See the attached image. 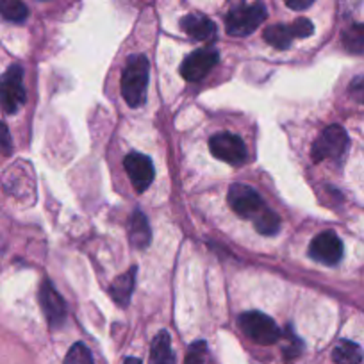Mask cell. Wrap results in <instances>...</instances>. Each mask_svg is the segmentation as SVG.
Instances as JSON below:
<instances>
[{
	"label": "cell",
	"instance_id": "cell-1",
	"mask_svg": "<svg viewBox=\"0 0 364 364\" xmlns=\"http://www.w3.org/2000/svg\"><path fill=\"white\" fill-rule=\"evenodd\" d=\"M149 86V59L138 54L129 58L122 75V97L131 107L145 104Z\"/></svg>",
	"mask_w": 364,
	"mask_h": 364
},
{
	"label": "cell",
	"instance_id": "cell-2",
	"mask_svg": "<svg viewBox=\"0 0 364 364\" xmlns=\"http://www.w3.org/2000/svg\"><path fill=\"white\" fill-rule=\"evenodd\" d=\"M240 328L245 332L248 339L257 345H273L281 339V328L277 323L264 313L259 311H248L237 318Z\"/></svg>",
	"mask_w": 364,
	"mask_h": 364
},
{
	"label": "cell",
	"instance_id": "cell-3",
	"mask_svg": "<svg viewBox=\"0 0 364 364\" xmlns=\"http://www.w3.org/2000/svg\"><path fill=\"white\" fill-rule=\"evenodd\" d=\"M26 100L27 93L23 87L22 66H9L8 72L0 77V107L8 114H15L26 104Z\"/></svg>",
	"mask_w": 364,
	"mask_h": 364
},
{
	"label": "cell",
	"instance_id": "cell-4",
	"mask_svg": "<svg viewBox=\"0 0 364 364\" xmlns=\"http://www.w3.org/2000/svg\"><path fill=\"white\" fill-rule=\"evenodd\" d=\"M266 20L264 6L254 2L248 6L232 8L225 16V29L230 36H248Z\"/></svg>",
	"mask_w": 364,
	"mask_h": 364
},
{
	"label": "cell",
	"instance_id": "cell-5",
	"mask_svg": "<svg viewBox=\"0 0 364 364\" xmlns=\"http://www.w3.org/2000/svg\"><path fill=\"white\" fill-rule=\"evenodd\" d=\"M348 149V136L341 125H328L313 143L311 156L314 163L325 159H339Z\"/></svg>",
	"mask_w": 364,
	"mask_h": 364
},
{
	"label": "cell",
	"instance_id": "cell-6",
	"mask_svg": "<svg viewBox=\"0 0 364 364\" xmlns=\"http://www.w3.org/2000/svg\"><path fill=\"white\" fill-rule=\"evenodd\" d=\"M209 150L216 159L232 166H240L247 161V145L243 139L232 132H218L209 139Z\"/></svg>",
	"mask_w": 364,
	"mask_h": 364
},
{
	"label": "cell",
	"instance_id": "cell-7",
	"mask_svg": "<svg viewBox=\"0 0 364 364\" xmlns=\"http://www.w3.org/2000/svg\"><path fill=\"white\" fill-rule=\"evenodd\" d=\"M229 205L240 218H255L264 209L262 198L254 188L247 184H232L229 188Z\"/></svg>",
	"mask_w": 364,
	"mask_h": 364
},
{
	"label": "cell",
	"instance_id": "cell-8",
	"mask_svg": "<svg viewBox=\"0 0 364 364\" xmlns=\"http://www.w3.org/2000/svg\"><path fill=\"white\" fill-rule=\"evenodd\" d=\"M216 63H218V52L215 48H198L181 63L178 72L188 82H198L215 68Z\"/></svg>",
	"mask_w": 364,
	"mask_h": 364
},
{
	"label": "cell",
	"instance_id": "cell-9",
	"mask_svg": "<svg viewBox=\"0 0 364 364\" xmlns=\"http://www.w3.org/2000/svg\"><path fill=\"white\" fill-rule=\"evenodd\" d=\"M309 255L314 261L327 266H336L343 257V243L332 230L320 232L309 245Z\"/></svg>",
	"mask_w": 364,
	"mask_h": 364
},
{
	"label": "cell",
	"instance_id": "cell-10",
	"mask_svg": "<svg viewBox=\"0 0 364 364\" xmlns=\"http://www.w3.org/2000/svg\"><path fill=\"white\" fill-rule=\"evenodd\" d=\"M124 168L127 171L129 178H131L132 186H134V190L138 193H143L154 182V177H156L152 159L149 156H145V154H127L124 159Z\"/></svg>",
	"mask_w": 364,
	"mask_h": 364
},
{
	"label": "cell",
	"instance_id": "cell-11",
	"mask_svg": "<svg viewBox=\"0 0 364 364\" xmlns=\"http://www.w3.org/2000/svg\"><path fill=\"white\" fill-rule=\"evenodd\" d=\"M40 304L52 328L61 327L66 321V304L50 281H45L40 288Z\"/></svg>",
	"mask_w": 364,
	"mask_h": 364
},
{
	"label": "cell",
	"instance_id": "cell-12",
	"mask_svg": "<svg viewBox=\"0 0 364 364\" xmlns=\"http://www.w3.org/2000/svg\"><path fill=\"white\" fill-rule=\"evenodd\" d=\"M181 29L190 38L197 41H209L215 40L216 26L200 13H191L181 20Z\"/></svg>",
	"mask_w": 364,
	"mask_h": 364
},
{
	"label": "cell",
	"instance_id": "cell-13",
	"mask_svg": "<svg viewBox=\"0 0 364 364\" xmlns=\"http://www.w3.org/2000/svg\"><path fill=\"white\" fill-rule=\"evenodd\" d=\"M136 273H138V268H136V266H132L129 272L122 273L120 277L114 279V282L111 284V288H109L111 296H113V300L118 304V306L125 307V306H129V302H131V295H132V291H134Z\"/></svg>",
	"mask_w": 364,
	"mask_h": 364
},
{
	"label": "cell",
	"instance_id": "cell-14",
	"mask_svg": "<svg viewBox=\"0 0 364 364\" xmlns=\"http://www.w3.org/2000/svg\"><path fill=\"white\" fill-rule=\"evenodd\" d=\"M150 364H177L171 338L166 331H161L150 345Z\"/></svg>",
	"mask_w": 364,
	"mask_h": 364
},
{
	"label": "cell",
	"instance_id": "cell-15",
	"mask_svg": "<svg viewBox=\"0 0 364 364\" xmlns=\"http://www.w3.org/2000/svg\"><path fill=\"white\" fill-rule=\"evenodd\" d=\"M129 237H131V243L136 248H146L150 243L152 232H150L149 220H146V216L139 209H136L131 218V223H129Z\"/></svg>",
	"mask_w": 364,
	"mask_h": 364
},
{
	"label": "cell",
	"instance_id": "cell-16",
	"mask_svg": "<svg viewBox=\"0 0 364 364\" xmlns=\"http://www.w3.org/2000/svg\"><path fill=\"white\" fill-rule=\"evenodd\" d=\"M264 41L272 47L279 48V50H286L289 45L295 40V33H293L291 26H284V23H275V26L266 27L264 31Z\"/></svg>",
	"mask_w": 364,
	"mask_h": 364
},
{
	"label": "cell",
	"instance_id": "cell-17",
	"mask_svg": "<svg viewBox=\"0 0 364 364\" xmlns=\"http://www.w3.org/2000/svg\"><path fill=\"white\" fill-rule=\"evenodd\" d=\"M332 359L336 364H360L363 360V350L353 341H339L332 350Z\"/></svg>",
	"mask_w": 364,
	"mask_h": 364
},
{
	"label": "cell",
	"instance_id": "cell-18",
	"mask_svg": "<svg viewBox=\"0 0 364 364\" xmlns=\"http://www.w3.org/2000/svg\"><path fill=\"white\" fill-rule=\"evenodd\" d=\"M0 16L8 22L22 23L29 16V9L22 0H0Z\"/></svg>",
	"mask_w": 364,
	"mask_h": 364
},
{
	"label": "cell",
	"instance_id": "cell-19",
	"mask_svg": "<svg viewBox=\"0 0 364 364\" xmlns=\"http://www.w3.org/2000/svg\"><path fill=\"white\" fill-rule=\"evenodd\" d=\"M254 225L259 234L262 236H273L281 230V218L269 209H262L257 216L254 218Z\"/></svg>",
	"mask_w": 364,
	"mask_h": 364
},
{
	"label": "cell",
	"instance_id": "cell-20",
	"mask_svg": "<svg viewBox=\"0 0 364 364\" xmlns=\"http://www.w3.org/2000/svg\"><path fill=\"white\" fill-rule=\"evenodd\" d=\"M343 45L352 54H364V23H353L345 29Z\"/></svg>",
	"mask_w": 364,
	"mask_h": 364
},
{
	"label": "cell",
	"instance_id": "cell-21",
	"mask_svg": "<svg viewBox=\"0 0 364 364\" xmlns=\"http://www.w3.org/2000/svg\"><path fill=\"white\" fill-rule=\"evenodd\" d=\"M63 364H95L93 363V355H91L90 348L84 343H75L72 348L68 350Z\"/></svg>",
	"mask_w": 364,
	"mask_h": 364
},
{
	"label": "cell",
	"instance_id": "cell-22",
	"mask_svg": "<svg viewBox=\"0 0 364 364\" xmlns=\"http://www.w3.org/2000/svg\"><path fill=\"white\" fill-rule=\"evenodd\" d=\"M209 352L208 345L204 341H197L191 345L190 352H188L186 364H209Z\"/></svg>",
	"mask_w": 364,
	"mask_h": 364
},
{
	"label": "cell",
	"instance_id": "cell-23",
	"mask_svg": "<svg viewBox=\"0 0 364 364\" xmlns=\"http://www.w3.org/2000/svg\"><path fill=\"white\" fill-rule=\"evenodd\" d=\"M288 343H286V346L282 348V352H284V355L288 357V359H293V357L300 355V352H302V341H300L299 338H296L295 332L291 331V328H288Z\"/></svg>",
	"mask_w": 364,
	"mask_h": 364
},
{
	"label": "cell",
	"instance_id": "cell-24",
	"mask_svg": "<svg viewBox=\"0 0 364 364\" xmlns=\"http://www.w3.org/2000/svg\"><path fill=\"white\" fill-rule=\"evenodd\" d=\"M291 29L295 33V38H309L314 33V26L311 20L299 18L291 23Z\"/></svg>",
	"mask_w": 364,
	"mask_h": 364
},
{
	"label": "cell",
	"instance_id": "cell-25",
	"mask_svg": "<svg viewBox=\"0 0 364 364\" xmlns=\"http://www.w3.org/2000/svg\"><path fill=\"white\" fill-rule=\"evenodd\" d=\"M13 152V141L11 134H9L8 127L0 122V157H8Z\"/></svg>",
	"mask_w": 364,
	"mask_h": 364
},
{
	"label": "cell",
	"instance_id": "cell-26",
	"mask_svg": "<svg viewBox=\"0 0 364 364\" xmlns=\"http://www.w3.org/2000/svg\"><path fill=\"white\" fill-rule=\"evenodd\" d=\"M348 93L353 100L364 104V77H355V79L350 82Z\"/></svg>",
	"mask_w": 364,
	"mask_h": 364
},
{
	"label": "cell",
	"instance_id": "cell-27",
	"mask_svg": "<svg viewBox=\"0 0 364 364\" xmlns=\"http://www.w3.org/2000/svg\"><path fill=\"white\" fill-rule=\"evenodd\" d=\"M316 0H286L289 9H295V11H304V9L311 8Z\"/></svg>",
	"mask_w": 364,
	"mask_h": 364
},
{
	"label": "cell",
	"instance_id": "cell-28",
	"mask_svg": "<svg viewBox=\"0 0 364 364\" xmlns=\"http://www.w3.org/2000/svg\"><path fill=\"white\" fill-rule=\"evenodd\" d=\"M230 4H232V8H240V6L254 4V0H230Z\"/></svg>",
	"mask_w": 364,
	"mask_h": 364
},
{
	"label": "cell",
	"instance_id": "cell-29",
	"mask_svg": "<svg viewBox=\"0 0 364 364\" xmlns=\"http://www.w3.org/2000/svg\"><path fill=\"white\" fill-rule=\"evenodd\" d=\"M124 364H141V360L138 357H129V359H125Z\"/></svg>",
	"mask_w": 364,
	"mask_h": 364
}]
</instances>
